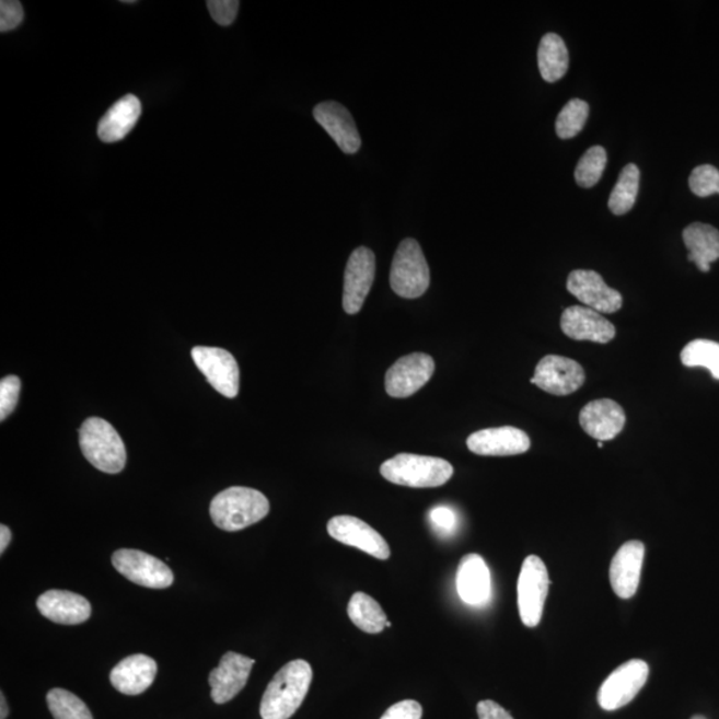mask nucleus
<instances>
[{
	"label": "nucleus",
	"instance_id": "30",
	"mask_svg": "<svg viewBox=\"0 0 719 719\" xmlns=\"http://www.w3.org/2000/svg\"><path fill=\"white\" fill-rule=\"evenodd\" d=\"M47 705L55 719H94L82 699L65 689L47 693Z\"/></svg>",
	"mask_w": 719,
	"mask_h": 719
},
{
	"label": "nucleus",
	"instance_id": "31",
	"mask_svg": "<svg viewBox=\"0 0 719 719\" xmlns=\"http://www.w3.org/2000/svg\"><path fill=\"white\" fill-rule=\"evenodd\" d=\"M607 153L604 147L594 146L583 153L575 172L577 184L582 188H592L601 181L606 169Z\"/></svg>",
	"mask_w": 719,
	"mask_h": 719
},
{
	"label": "nucleus",
	"instance_id": "20",
	"mask_svg": "<svg viewBox=\"0 0 719 719\" xmlns=\"http://www.w3.org/2000/svg\"><path fill=\"white\" fill-rule=\"evenodd\" d=\"M625 422L623 407L610 398L590 402L580 414V424L585 433L602 442L617 438L623 432Z\"/></svg>",
	"mask_w": 719,
	"mask_h": 719
},
{
	"label": "nucleus",
	"instance_id": "17",
	"mask_svg": "<svg viewBox=\"0 0 719 719\" xmlns=\"http://www.w3.org/2000/svg\"><path fill=\"white\" fill-rule=\"evenodd\" d=\"M561 329L570 339L610 343L616 337V327L602 313L588 306L573 305L561 316Z\"/></svg>",
	"mask_w": 719,
	"mask_h": 719
},
{
	"label": "nucleus",
	"instance_id": "45",
	"mask_svg": "<svg viewBox=\"0 0 719 719\" xmlns=\"http://www.w3.org/2000/svg\"><path fill=\"white\" fill-rule=\"evenodd\" d=\"M718 194H719V190H718Z\"/></svg>",
	"mask_w": 719,
	"mask_h": 719
},
{
	"label": "nucleus",
	"instance_id": "8",
	"mask_svg": "<svg viewBox=\"0 0 719 719\" xmlns=\"http://www.w3.org/2000/svg\"><path fill=\"white\" fill-rule=\"evenodd\" d=\"M113 565L127 580L140 587L165 589L174 582V573L169 565L149 553L119 549L113 555Z\"/></svg>",
	"mask_w": 719,
	"mask_h": 719
},
{
	"label": "nucleus",
	"instance_id": "19",
	"mask_svg": "<svg viewBox=\"0 0 719 719\" xmlns=\"http://www.w3.org/2000/svg\"><path fill=\"white\" fill-rule=\"evenodd\" d=\"M645 557V545L641 541L625 543L611 564V583L614 593L619 599L628 600L637 593Z\"/></svg>",
	"mask_w": 719,
	"mask_h": 719
},
{
	"label": "nucleus",
	"instance_id": "32",
	"mask_svg": "<svg viewBox=\"0 0 719 719\" xmlns=\"http://www.w3.org/2000/svg\"><path fill=\"white\" fill-rule=\"evenodd\" d=\"M589 116V104L581 100H571L558 114L556 132L558 138L571 139L577 137L585 127Z\"/></svg>",
	"mask_w": 719,
	"mask_h": 719
},
{
	"label": "nucleus",
	"instance_id": "41",
	"mask_svg": "<svg viewBox=\"0 0 719 719\" xmlns=\"http://www.w3.org/2000/svg\"><path fill=\"white\" fill-rule=\"evenodd\" d=\"M0 706H2V711H0V719H5L9 716V706L8 700L4 698V694H0Z\"/></svg>",
	"mask_w": 719,
	"mask_h": 719
},
{
	"label": "nucleus",
	"instance_id": "23",
	"mask_svg": "<svg viewBox=\"0 0 719 719\" xmlns=\"http://www.w3.org/2000/svg\"><path fill=\"white\" fill-rule=\"evenodd\" d=\"M158 665L155 660L144 654H134L121 660L111 670V684L126 696H139L155 681Z\"/></svg>",
	"mask_w": 719,
	"mask_h": 719
},
{
	"label": "nucleus",
	"instance_id": "25",
	"mask_svg": "<svg viewBox=\"0 0 719 719\" xmlns=\"http://www.w3.org/2000/svg\"><path fill=\"white\" fill-rule=\"evenodd\" d=\"M687 259L696 264L703 272H709L711 263L719 259V231L710 224L693 223L682 233Z\"/></svg>",
	"mask_w": 719,
	"mask_h": 719
},
{
	"label": "nucleus",
	"instance_id": "11",
	"mask_svg": "<svg viewBox=\"0 0 719 719\" xmlns=\"http://www.w3.org/2000/svg\"><path fill=\"white\" fill-rule=\"evenodd\" d=\"M374 274H376V257L373 252L366 247L355 250L344 275L343 306L348 315H356L361 311L371 291Z\"/></svg>",
	"mask_w": 719,
	"mask_h": 719
},
{
	"label": "nucleus",
	"instance_id": "16",
	"mask_svg": "<svg viewBox=\"0 0 719 719\" xmlns=\"http://www.w3.org/2000/svg\"><path fill=\"white\" fill-rule=\"evenodd\" d=\"M466 445L478 456H515L530 451L531 439L519 428H488L472 433Z\"/></svg>",
	"mask_w": 719,
	"mask_h": 719
},
{
	"label": "nucleus",
	"instance_id": "35",
	"mask_svg": "<svg viewBox=\"0 0 719 719\" xmlns=\"http://www.w3.org/2000/svg\"><path fill=\"white\" fill-rule=\"evenodd\" d=\"M429 521L441 536H451L457 530V513L451 507L439 506L430 509Z\"/></svg>",
	"mask_w": 719,
	"mask_h": 719
},
{
	"label": "nucleus",
	"instance_id": "34",
	"mask_svg": "<svg viewBox=\"0 0 719 719\" xmlns=\"http://www.w3.org/2000/svg\"><path fill=\"white\" fill-rule=\"evenodd\" d=\"M20 392V378L8 376L0 381V420L4 421L5 417H9L15 409Z\"/></svg>",
	"mask_w": 719,
	"mask_h": 719
},
{
	"label": "nucleus",
	"instance_id": "38",
	"mask_svg": "<svg viewBox=\"0 0 719 719\" xmlns=\"http://www.w3.org/2000/svg\"><path fill=\"white\" fill-rule=\"evenodd\" d=\"M422 708L417 700L405 699L391 706L380 719H421Z\"/></svg>",
	"mask_w": 719,
	"mask_h": 719
},
{
	"label": "nucleus",
	"instance_id": "36",
	"mask_svg": "<svg viewBox=\"0 0 719 719\" xmlns=\"http://www.w3.org/2000/svg\"><path fill=\"white\" fill-rule=\"evenodd\" d=\"M24 12L21 2L16 0H2L0 2V31L9 33L21 26Z\"/></svg>",
	"mask_w": 719,
	"mask_h": 719
},
{
	"label": "nucleus",
	"instance_id": "14",
	"mask_svg": "<svg viewBox=\"0 0 719 719\" xmlns=\"http://www.w3.org/2000/svg\"><path fill=\"white\" fill-rule=\"evenodd\" d=\"M567 288L588 309L600 313H614L623 306L621 293L607 286L595 270H573L569 275Z\"/></svg>",
	"mask_w": 719,
	"mask_h": 719
},
{
	"label": "nucleus",
	"instance_id": "2",
	"mask_svg": "<svg viewBox=\"0 0 719 719\" xmlns=\"http://www.w3.org/2000/svg\"><path fill=\"white\" fill-rule=\"evenodd\" d=\"M269 501L262 491L232 487L213 497L210 514L221 531L239 532L267 518Z\"/></svg>",
	"mask_w": 719,
	"mask_h": 719
},
{
	"label": "nucleus",
	"instance_id": "29",
	"mask_svg": "<svg viewBox=\"0 0 719 719\" xmlns=\"http://www.w3.org/2000/svg\"><path fill=\"white\" fill-rule=\"evenodd\" d=\"M682 364L689 368L703 367L719 380V344L711 340H694L682 349Z\"/></svg>",
	"mask_w": 719,
	"mask_h": 719
},
{
	"label": "nucleus",
	"instance_id": "42",
	"mask_svg": "<svg viewBox=\"0 0 719 719\" xmlns=\"http://www.w3.org/2000/svg\"><path fill=\"white\" fill-rule=\"evenodd\" d=\"M385 626H386V628H391V626H392V623H390V621H386V624H385Z\"/></svg>",
	"mask_w": 719,
	"mask_h": 719
},
{
	"label": "nucleus",
	"instance_id": "28",
	"mask_svg": "<svg viewBox=\"0 0 719 719\" xmlns=\"http://www.w3.org/2000/svg\"><path fill=\"white\" fill-rule=\"evenodd\" d=\"M639 175L641 174H639L637 165L633 163L625 165L621 171L610 198L611 211L617 217L628 213L635 207L639 190Z\"/></svg>",
	"mask_w": 719,
	"mask_h": 719
},
{
	"label": "nucleus",
	"instance_id": "40",
	"mask_svg": "<svg viewBox=\"0 0 719 719\" xmlns=\"http://www.w3.org/2000/svg\"><path fill=\"white\" fill-rule=\"evenodd\" d=\"M11 543V531L9 526H0V553H4L8 549V546Z\"/></svg>",
	"mask_w": 719,
	"mask_h": 719
},
{
	"label": "nucleus",
	"instance_id": "43",
	"mask_svg": "<svg viewBox=\"0 0 719 719\" xmlns=\"http://www.w3.org/2000/svg\"><path fill=\"white\" fill-rule=\"evenodd\" d=\"M599 448H600V450H601V448H604V442L599 441Z\"/></svg>",
	"mask_w": 719,
	"mask_h": 719
},
{
	"label": "nucleus",
	"instance_id": "1",
	"mask_svg": "<svg viewBox=\"0 0 719 719\" xmlns=\"http://www.w3.org/2000/svg\"><path fill=\"white\" fill-rule=\"evenodd\" d=\"M312 668L304 660L288 662L269 682L262 698L263 719H290L309 694Z\"/></svg>",
	"mask_w": 719,
	"mask_h": 719
},
{
	"label": "nucleus",
	"instance_id": "33",
	"mask_svg": "<svg viewBox=\"0 0 719 719\" xmlns=\"http://www.w3.org/2000/svg\"><path fill=\"white\" fill-rule=\"evenodd\" d=\"M689 187L698 198H708V196L718 194L719 170L710 164L698 165L691 174Z\"/></svg>",
	"mask_w": 719,
	"mask_h": 719
},
{
	"label": "nucleus",
	"instance_id": "24",
	"mask_svg": "<svg viewBox=\"0 0 719 719\" xmlns=\"http://www.w3.org/2000/svg\"><path fill=\"white\" fill-rule=\"evenodd\" d=\"M141 115V103L135 95H127L107 111L97 126V137L104 143H116L125 139Z\"/></svg>",
	"mask_w": 719,
	"mask_h": 719
},
{
	"label": "nucleus",
	"instance_id": "10",
	"mask_svg": "<svg viewBox=\"0 0 719 719\" xmlns=\"http://www.w3.org/2000/svg\"><path fill=\"white\" fill-rule=\"evenodd\" d=\"M531 383L555 396H568L585 383V371L579 362L549 355L541 359Z\"/></svg>",
	"mask_w": 719,
	"mask_h": 719
},
{
	"label": "nucleus",
	"instance_id": "39",
	"mask_svg": "<svg viewBox=\"0 0 719 719\" xmlns=\"http://www.w3.org/2000/svg\"><path fill=\"white\" fill-rule=\"evenodd\" d=\"M477 715L479 719H513L502 706L489 699L478 703Z\"/></svg>",
	"mask_w": 719,
	"mask_h": 719
},
{
	"label": "nucleus",
	"instance_id": "37",
	"mask_svg": "<svg viewBox=\"0 0 719 719\" xmlns=\"http://www.w3.org/2000/svg\"><path fill=\"white\" fill-rule=\"evenodd\" d=\"M239 5L237 0H210L207 2L212 20L224 27L235 22Z\"/></svg>",
	"mask_w": 719,
	"mask_h": 719
},
{
	"label": "nucleus",
	"instance_id": "44",
	"mask_svg": "<svg viewBox=\"0 0 719 719\" xmlns=\"http://www.w3.org/2000/svg\"><path fill=\"white\" fill-rule=\"evenodd\" d=\"M692 719H706V718L703 717V716H696V717H693Z\"/></svg>",
	"mask_w": 719,
	"mask_h": 719
},
{
	"label": "nucleus",
	"instance_id": "9",
	"mask_svg": "<svg viewBox=\"0 0 719 719\" xmlns=\"http://www.w3.org/2000/svg\"><path fill=\"white\" fill-rule=\"evenodd\" d=\"M190 355H193L196 367L205 374L214 391L229 398L237 396L240 370L236 359L229 350L214 347H195Z\"/></svg>",
	"mask_w": 719,
	"mask_h": 719
},
{
	"label": "nucleus",
	"instance_id": "26",
	"mask_svg": "<svg viewBox=\"0 0 719 719\" xmlns=\"http://www.w3.org/2000/svg\"><path fill=\"white\" fill-rule=\"evenodd\" d=\"M538 69L541 77L548 83H556L569 69V51L561 36L546 34L538 46Z\"/></svg>",
	"mask_w": 719,
	"mask_h": 719
},
{
	"label": "nucleus",
	"instance_id": "15",
	"mask_svg": "<svg viewBox=\"0 0 719 719\" xmlns=\"http://www.w3.org/2000/svg\"><path fill=\"white\" fill-rule=\"evenodd\" d=\"M255 660L243 654L229 651L213 669L208 682L211 686V697L214 704L223 705L235 698L247 685Z\"/></svg>",
	"mask_w": 719,
	"mask_h": 719
},
{
	"label": "nucleus",
	"instance_id": "7",
	"mask_svg": "<svg viewBox=\"0 0 719 719\" xmlns=\"http://www.w3.org/2000/svg\"><path fill=\"white\" fill-rule=\"evenodd\" d=\"M649 679L648 663L631 660L621 665L600 687L599 704L606 711H614L631 703Z\"/></svg>",
	"mask_w": 719,
	"mask_h": 719
},
{
	"label": "nucleus",
	"instance_id": "13",
	"mask_svg": "<svg viewBox=\"0 0 719 719\" xmlns=\"http://www.w3.org/2000/svg\"><path fill=\"white\" fill-rule=\"evenodd\" d=\"M327 530L329 536L337 543L353 546L374 558L391 557V548L385 538L367 522L353 515H336L329 520Z\"/></svg>",
	"mask_w": 719,
	"mask_h": 719
},
{
	"label": "nucleus",
	"instance_id": "22",
	"mask_svg": "<svg viewBox=\"0 0 719 719\" xmlns=\"http://www.w3.org/2000/svg\"><path fill=\"white\" fill-rule=\"evenodd\" d=\"M36 606L43 617L60 625H79L91 617V604L83 595L67 590H48L43 593Z\"/></svg>",
	"mask_w": 719,
	"mask_h": 719
},
{
	"label": "nucleus",
	"instance_id": "21",
	"mask_svg": "<svg viewBox=\"0 0 719 719\" xmlns=\"http://www.w3.org/2000/svg\"><path fill=\"white\" fill-rule=\"evenodd\" d=\"M456 588L465 604L477 607L488 604L491 594L490 570L482 556L472 553L461 558Z\"/></svg>",
	"mask_w": 719,
	"mask_h": 719
},
{
	"label": "nucleus",
	"instance_id": "18",
	"mask_svg": "<svg viewBox=\"0 0 719 719\" xmlns=\"http://www.w3.org/2000/svg\"><path fill=\"white\" fill-rule=\"evenodd\" d=\"M313 116L339 149L353 155L361 147V138L349 111L337 102H323L313 109Z\"/></svg>",
	"mask_w": 719,
	"mask_h": 719
},
{
	"label": "nucleus",
	"instance_id": "3",
	"mask_svg": "<svg viewBox=\"0 0 719 719\" xmlns=\"http://www.w3.org/2000/svg\"><path fill=\"white\" fill-rule=\"evenodd\" d=\"M453 466L444 459L399 453L380 466L390 483L409 488H438L450 482Z\"/></svg>",
	"mask_w": 719,
	"mask_h": 719
},
{
	"label": "nucleus",
	"instance_id": "6",
	"mask_svg": "<svg viewBox=\"0 0 719 719\" xmlns=\"http://www.w3.org/2000/svg\"><path fill=\"white\" fill-rule=\"evenodd\" d=\"M549 585V573L543 559L537 556L526 557L518 582V602L522 624L527 628H536L543 618Z\"/></svg>",
	"mask_w": 719,
	"mask_h": 719
},
{
	"label": "nucleus",
	"instance_id": "5",
	"mask_svg": "<svg viewBox=\"0 0 719 719\" xmlns=\"http://www.w3.org/2000/svg\"><path fill=\"white\" fill-rule=\"evenodd\" d=\"M391 287L404 299L421 298L430 285V270L420 244L415 239H405L398 244L393 257Z\"/></svg>",
	"mask_w": 719,
	"mask_h": 719
},
{
	"label": "nucleus",
	"instance_id": "4",
	"mask_svg": "<svg viewBox=\"0 0 719 719\" xmlns=\"http://www.w3.org/2000/svg\"><path fill=\"white\" fill-rule=\"evenodd\" d=\"M79 442L84 457L96 469L109 475H116L125 469L127 461L125 442L106 420L100 417L85 420L79 430Z\"/></svg>",
	"mask_w": 719,
	"mask_h": 719
},
{
	"label": "nucleus",
	"instance_id": "27",
	"mask_svg": "<svg viewBox=\"0 0 719 719\" xmlns=\"http://www.w3.org/2000/svg\"><path fill=\"white\" fill-rule=\"evenodd\" d=\"M348 617L358 628L371 635L383 631L386 614L379 602L362 592L355 593L348 604Z\"/></svg>",
	"mask_w": 719,
	"mask_h": 719
},
{
	"label": "nucleus",
	"instance_id": "12",
	"mask_svg": "<svg viewBox=\"0 0 719 719\" xmlns=\"http://www.w3.org/2000/svg\"><path fill=\"white\" fill-rule=\"evenodd\" d=\"M434 373V360L427 353H410L398 359L385 376L390 396L405 398L415 395Z\"/></svg>",
	"mask_w": 719,
	"mask_h": 719
}]
</instances>
